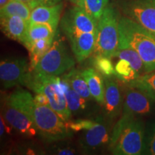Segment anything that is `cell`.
<instances>
[{"label":"cell","instance_id":"1","mask_svg":"<svg viewBox=\"0 0 155 155\" xmlns=\"http://www.w3.org/2000/svg\"><path fill=\"white\" fill-rule=\"evenodd\" d=\"M145 125L140 117L121 114L112 128L108 150L114 155H140L144 150Z\"/></svg>","mask_w":155,"mask_h":155},{"label":"cell","instance_id":"2","mask_svg":"<svg viewBox=\"0 0 155 155\" xmlns=\"http://www.w3.org/2000/svg\"><path fill=\"white\" fill-rule=\"evenodd\" d=\"M23 86L35 94H43L49 99L50 106L64 121H68L72 116L68 107L64 91L63 78L56 75H49L29 71Z\"/></svg>","mask_w":155,"mask_h":155},{"label":"cell","instance_id":"3","mask_svg":"<svg viewBox=\"0 0 155 155\" xmlns=\"http://www.w3.org/2000/svg\"><path fill=\"white\" fill-rule=\"evenodd\" d=\"M119 35L138 53L145 73L155 71V35L129 17L121 15Z\"/></svg>","mask_w":155,"mask_h":155},{"label":"cell","instance_id":"4","mask_svg":"<svg viewBox=\"0 0 155 155\" xmlns=\"http://www.w3.org/2000/svg\"><path fill=\"white\" fill-rule=\"evenodd\" d=\"M121 13L109 4L97 25L96 47L94 53L113 58L119 43V20Z\"/></svg>","mask_w":155,"mask_h":155},{"label":"cell","instance_id":"5","mask_svg":"<svg viewBox=\"0 0 155 155\" xmlns=\"http://www.w3.org/2000/svg\"><path fill=\"white\" fill-rule=\"evenodd\" d=\"M32 119L38 135L46 142L53 143L71 138L73 136V131L70 130L65 122L50 106L35 104Z\"/></svg>","mask_w":155,"mask_h":155},{"label":"cell","instance_id":"6","mask_svg":"<svg viewBox=\"0 0 155 155\" xmlns=\"http://www.w3.org/2000/svg\"><path fill=\"white\" fill-rule=\"evenodd\" d=\"M75 64L65 42L56 33L51 48L40 60L33 71L59 76L73 68Z\"/></svg>","mask_w":155,"mask_h":155},{"label":"cell","instance_id":"7","mask_svg":"<svg viewBox=\"0 0 155 155\" xmlns=\"http://www.w3.org/2000/svg\"><path fill=\"white\" fill-rule=\"evenodd\" d=\"M122 15L155 35V0H116Z\"/></svg>","mask_w":155,"mask_h":155},{"label":"cell","instance_id":"8","mask_svg":"<svg viewBox=\"0 0 155 155\" xmlns=\"http://www.w3.org/2000/svg\"><path fill=\"white\" fill-rule=\"evenodd\" d=\"M111 122L103 116H97L94 125L85 131L79 139V144L83 152L91 154L109 146L112 131Z\"/></svg>","mask_w":155,"mask_h":155},{"label":"cell","instance_id":"9","mask_svg":"<svg viewBox=\"0 0 155 155\" xmlns=\"http://www.w3.org/2000/svg\"><path fill=\"white\" fill-rule=\"evenodd\" d=\"M96 22L83 7L74 5L69 9L61 19V28L65 35L90 32L97 34Z\"/></svg>","mask_w":155,"mask_h":155},{"label":"cell","instance_id":"10","mask_svg":"<svg viewBox=\"0 0 155 155\" xmlns=\"http://www.w3.org/2000/svg\"><path fill=\"white\" fill-rule=\"evenodd\" d=\"M155 111V101L138 88L127 86L124 94L121 114L137 117L148 116Z\"/></svg>","mask_w":155,"mask_h":155},{"label":"cell","instance_id":"11","mask_svg":"<svg viewBox=\"0 0 155 155\" xmlns=\"http://www.w3.org/2000/svg\"><path fill=\"white\" fill-rule=\"evenodd\" d=\"M30 71V63L25 58H9L0 63V79L5 88H10L24 83Z\"/></svg>","mask_w":155,"mask_h":155},{"label":"cell","instance_id":"12","mask_svg":"<svg viewBox=\"0 0 155 155\" xmlns=\"http://www.w3.org/2000/svg\"><path fill=\"white\" fill-rule=\"evenodd\" d=\"M2 114L5 121L19 134L25 137H33L38 134L33 119L27 114L11 105L7 100L4 104Z\"/></svg>","mask_w":155,"mask_h":155},{"label":"cell","instance_id":"13","mask_svg":"<svg viewBox=\"0 0 155 155\" xmlns=\"http://www.w3.org/2000/svg\"><path fill=\"white\" fill-rule=\"evenodd\" d=\"M105 83L104 112L106 117L113 121L122 112L124 95L119 84L113 77H104Z\"/></svg>","mask_w":155,"mask_h":155},{"label":"cell","instance_id":"14","mask_svg":"<svg viewBox=\"0 0 155 155\" xmlns=\"http://www.w3.org/2000/svg\"><path fill=\"white\" fill-rule=\"evenodd\" d=\"M66 37L78 63L84 61L94 52L97 34L80 32Z\"/></svg>","mask_w":155,"mask_h":155},{"label":"cell","instance_id":"15","mask_svg":"<svg viewBox=\"0 0 155 155\" xmlns=\"http://www.w3.org/2000/svg\"><path fill=\"white\" fill-rule=\"evenodd\" d=\"M1 29L7 38L23 44L27 36L29 21L19 16L1 17Z\"/></svg>","mask_w":155,"mask_h":155},{"label":"cell","instance_id":"16","mask_svg":"<svg viewBox=\"0 0 155 155\" xmlns=\"http://www.w3.org/2000/svg\"><path fill=\"white\" fill-rule=\"evenodd\" d=\"M63 7V2L53 6L38 5L32 9L29 22L47 23L58 29L61 19V15Z\"/></svg>","mask_w":155,"mask_h":155},{"label":"cell","instance_id":"17","mask_svg":"<svg viewBox=\"0 0 155 155\" xmlns=\"http://www.w3.org/2000/svg\"><path fill=\"white\" fill-rule=\"evenodd\" d=\"M83 76L88 84L89 90L94 100L104 106L105 97V83L104 76L94 68H86L81 71Z\"/></svg>","mask_w":155,"mask_h":155},{"label":"cell","instance_id":"18","mask_svg":"<svg viewBox=\"0 0 155 155\" xmlns=\"http://www.w3.org/2000/svg\"><path fill=\"white\" fill-rule=\"evenodd\" d=\"M114 58L123 59L129 61L136 72L139 75L145 73L144 65L142 60L134 49L126 42L123 38L119 35V43Z\"/></svg>","mask_w":155,"mask_h":155},{"label":"cell","instance_id":"19","mask_svg":"<svg viewBox=\"0 0 155 155\" xmlns=\"http://www.w3.org/2000/svg\"><path fill=\"white\" fill-rule=\"evenodd\" d=\"M56 33L57 29L47 23L29 22L27 36L22 45L28 48L37 40L55 38Z\"/></svg>","mask_w":155,"mask_h":155},{"label":"cell","instance_id":"20","mask_svg":"<svg viewBox=\"0 0 155 155\" xmlns=\"http://www.w3.org/2000/svg\"><path fill=\"white\" fill-rule=\"evenodd\" d=\"M63 80L64 91L66 98L68 107L72 116L83 115L89 111V101L83 98L71 88L66 81Z\"/></svg>","mask_w":155,"mask_h":155},{"label":"cell","instance_id":"21","mask_svg":"<svg viewBox=\"0 0 155 155\" xmlns=\"http://www.w3.org/2000/svg\"><path fill=\"white\" fill-rule=\"evenodd\" d=\"M7 101L19 111L24 112L32 119L35 104L34 97L28 91L17 88L7 97Z\"/></svg>","mask_w":155,"mask_h":155},{"label":"cell","instance_id":"22","mask_svg":"<svg viewBox=\"0 0 155 155\" xmlns=\"http://www.w3.org/2000/svg\"><path fill=\"white\" fill-rule=\"evenodd\" d=\"M62 78L66 81L71 88L83 98L88 101L94 99L81 71L73 68L67 73H64Z\"/></svg>","mask_w":155,"mask_h":155},{"label":"cell","instance_id":"23","mask_svg":"<svg viewBox=\"0 0 155 155\" xmlns=\"http://www.w3.org/2000/svg\"><path fill=\"white\" fill-rule=\"evenodd\" d=\"M54 39L55 38L37 40L27 48L30 53V71H33L40 60L51 48Z\"/></svg>","mask_w":155,"mask_h":155},{"label":"cell","instance_id":"24","mask_svg":"<svg viewBox=\"0 0 155 155\" xmlns=\"http://www.w3.org/2000/svg\"><path fill=\"white\" fill-rule=\"evenodd\" d=\"M32 9L24 2L17 0H9L5 6L0 7V16H19L25 20H30Z\"/></svg>","mask_w":155,"mask_h":155},{"label":"cell","instance_id":"25","mask_svg":"<svg viewBox=\"0 0 155 155\" xmlns=\"http://www.w3.org/2000/svg\"><path fill=\"white\" fill-rule=\"evenodd\" d=\"M125 85L139 89L155 101V71L144 73Z\"/></svg>","mask_w":155,"mask_h":155},{"label":"cell","instance_id":"26","mask_svg":"<svg viewBox=\"0 0 155 155\" xmlns=\"http://www.w3.org/2000/svg\"><path fill=\"white\" fill-rule=\"evenodd\" d=\"M114 77L124 83H128L139 78V75L133 68L129 61L123 59H119L115 66Z\"/></svg>","mask_w":155,"mask_h":155},{"label":"cell","instance_id":"27","mask_svg":"<svg viewBox=\"0 0 155 155\" xmlns=\"http://www.w3.org/2000/svg\"><path fill=\"white\" fill-rule=\"evenodd\" d=\"M91 64L95 70L104 77H112L115 75V68L111 58L99 53H95L91 58Z\"/></svg>","mask_w":155,"mask_h":155},{"label":"cell","instance_id":"28","mask_svg":"<svg viewBox=\"0 0 155 155\" xmlns=\"http://www.w3.org/2000/svg\"><path fill=\"white\" fill-rule=\"evenodd\" d=\"M109 4V0H83V8L96 22H98Z\"/></svg>","mask_w":155,"mask_h":155},{"label":"cell","instance_id":"29","mask_svg":"<svg viewBox=\"0 0 155 155\" xmlns=\"http://www.w3.org/2000/svg\"><path fill=\"white\" fill-rule=\"evenodd\" d=\"M143 154L155 155V119L145 125L144 150Z\"/></svg>","mask_w":155,"mask_h":155},{"label":"cell","instance_id":"30","mask_svg":"<svg viewBox=\"0 0 155 155\" xmlns=\"http://www.w3.org/2000/svg\"><path fill=\"white\" fill-rule=\"evenodd\" d=\"M95 124V119H78L76 120H68L65 121V124L70 130L72 131H86L91 129Z\"/></svg>","mask_w":155,"mask_h":155},{"label":"cell","instance_id":"31","mask_svg":"<svg viewBox=\"0 0 155 155\" xmlns=\"http://www.w3.org/2000/svg\"><path fill=\"white\" fill-rule=\"evenodd\" d=\"M65 140V139H63ZM63 140L57 141L56 143L51 147V150L50 151L53 154L61 155H71L76 154V150L72 145L68 142H64Z\"/></svg>","mask_w":155,"mask_h":155},{"label":"cell","instance_id":"32","mask_svg":"<svg viewBox=\"0 0 155 155\" xmlns=\"http://www.w3.org/2000/svg\"><path fill=\"white\" fill-rule=\"evenodd\" d=\"M34 101L36 105L50 106L49 99L43 94H35V96H34Z\"/></svg>","mask_w":155,"mask_h":155},{"label":"cell","instance_id":"33","mask_svg":"<svg viewBox=\"0 0 155 155\" xmlns=\"http://www.w3.org/2000/svg\"><path fill=\"white\" fill-rule=\"evenodd\" d=\"M39 5L53 6L62 3V0H36Z\"/></svg>","mask_w":155,"mask_h":155},{"label":"cell","instance_id":"34","mask_svg":"<svg viewBox=\"0 0 155 155\" xmlns=\"http://www.w3.org/2000/svg\"><path fill=\"white\" fill-rule=\"evenodd\" d=\"M17 1L22 2L27 4L30 7L31 9H33L39 5L36 0H17Z\"/></svg>","mask_w":155,"mask_h":155},{"label":"cell","instance_id":"35","mask_svg":"<svg viewBox=\"0 0 155 155\" xmlns=\"http://www.w3.org/2000/svg\"><path fill=\"white\" fill-rule=\"evenodd\" d=\"M69 1L74 5H77L79 6V7H83V0H69Z\"/></svg>","mask_w":155,"mask_h":155}]
</instances>
